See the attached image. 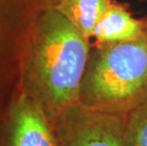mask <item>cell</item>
<instances>
[{"mask_svg": "<svg viewBox=\"0 0 147 146\" xmlns=\"http://www.w3.org/2000/svg\"><path fill=\"white\" fill-rule=\"evenodd\" d=\"M13 0H0V113L11 101L20 87L22 70L5 58L3 51L4 26L11 15Z\"/></svg>", "mask_w": 147, "mask_h": 146, "instance_id": "cell-7", "label": "cell"}, {"mask_svg": "<svg viewBox=\"0 0 147 146\" xmlns=\"http://www.w3.org/2000/svg\"><path fill=\"white\" fill-rule=\"evenodd\" d=\"M138 1H147V0H138Z\"/></svg>", "mask_w": 147, "mask_h": 146, "instance_id": "cell-9", "label": "cell"}, {"mask_svg": "<svg viewBox=\"0 0 147 146\" xmlns=\"http://www.w3.org/2000/svg\"><path fill=\"white\" fill-rule=\"evenodd\" d=\"M60 146H128L125 115L78 102L51 120Z\"/></svg>", "mask_w": 147, "mask_h": 146, "instance_id": "cell-3", "label": "cell"}, {"mask_svg": "<svg viewBox=\"0 0 147 146\" xmlns=\"http://www.w3.org/2000/svg\"><path fill=\"white\" fill-rule=\"evenodd\" d=\"M147 98V38L96 44L81 83L86 106L126 115Z\"/></svg>", "mask_w": 147, "mask_h": 146, "instance_id": "cell-2", "label": "cell"}, {"mask_svg": "<svg viewBox=\"0 0 147 146\" xmlns=\"http://www.w3.org/2000/svg\"><path fill=\"white\" fill-rule=\"evenodd\" d=\"M90 50L89 39L67 18L51 7L43 9L25 52L21 89L51 120L79 102Z\"/></svg>", "mask_w": 147, "mask_h": 146, "instance_id": "cell-1", "label": "cell"}, {"mask_svg": "<svg viewBox=\"0 0 147 146\" xmlns=\"http://www.w3.org/2000/svg\"><path fill=\"white\" fill-rule=\"evenodd\" d=\"M92 38L96 44L147 38V18H135L123 6L111 0L96 24Z\"/></svg>", "mask_w": 147, "mask_h": 146, "instance_id": "cell-5", "label": "cell"}, {"mask_svg": "<svg viewBox=\"0 0 147 146\" xmlns=\"http://www.w3.org/2000/svg\"><path fill=\"white\" fill-rule=\"evenodd\" d=\"M0 146H60L48 114L23 89L0 115Z\"/></svg>", "mask_w": 147, "mask_h": 146, "instance_id": "cell-4", "label": "cell"}, {"mask_svg": "<svg viewBox=\"0 0 147 146\" xmlns=\"http://www.w3.org/2000/svg\"><path fill=\"white\" fill-rule=\"evenodd\" d=\"M111 0H47L46 7L59 11L87 39Z\"/></svg>", "mask_w": 147, "mask_h": 146, "instance_id": "cell-6", "label": "cell"}, {"mask_svg": "<svg viewBox=\"0 0 147 146\" xmlns=\"http://www.w3.org/2000/svg\"><path fill=\"white\" fill-rule=\"evenodd\" d=\"M128 146H147V98L125 115Z\"/></svg>", "mask_w": 147, "mask_h": 146, "instance_id": "cell-8", "label": "cell"}]
</instances>
